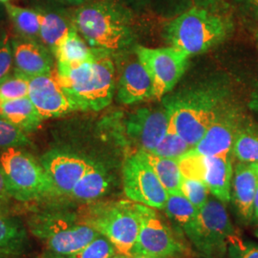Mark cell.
Here are the masks:
<instances>
[{
	"mask_svg": "<svg viewBox=\"0 0 258 258\" xmlns=\"http://www.w3.org/2000/svg\"><path fill=\"white\" fill-rule=\"evenodd\" d=\"M228 254L230 258H258V245L243 241L236 235L229 244Z\"/></svg>",
	"mask_w": 258,
	"mask_h": 258,
	"instance_id": "34",
	"label": "cell"
},
{
	"mask_svg": "<svg viewBox=\"0 0 258 258\" xmlns=\"http://www.w3.org/2000/svg\"><path fill=\"white\" fill-rule=\"evenodd\" d=\"M178 164L183 177L203 182L222 203L231 201L233 176L231 155L203 156L190 150L178 160Z\"/></svg>",
	"mask_w": 258,
	"mask_h": 258,
	"instance_id": "9",
	"label": "cell"
},
{
	"mask_svg": "<svg viewBox=\"0 0 258 258\" xmlns=\"http://www.w3.org/2000/svg\"><path fill=\"white\" fill-rule=\"evenodd\" d=\"M17 256H14V255H9V254H3V253H0V258H16Z\"/></svg>",
	"mask_w": 258,
	"mask_h": 258,
	"instance_id": "44",
	"label": "cell"
},
{
	"mask_svg": "<svg viewBox=\"0 0 258 258\" xmlns=\"http://www.w3.org/2000/svg\"><path fill=\"white\" fill-rule=\"evenodd\" d=\"M138 152L151 166L167 194L181 192L183 175L177 160L158 156L152 152L143 150H139Z\"/></svg>",
	"mask_w": 258,
	"mask_h": 258,
	"instance_id": "26",
	"label": "cell"
},
{
	"mask_svg": "<svg viewBox=\"0 0 258 258\" xmlns=\"http://www.w3.org/2000/svg\"><path fill=\"white\" fill-rule=\"evenodd\" d=\"M28 92L29 78L16 71L0 81V102L25 98Z\"/></svg>",
	"mask_w": 258,
	"mask_h": 258,
	"instance_id": "30",
	"label": "cell"
},
{
	"mask_svg": "<svg viewBox=\"0 0 258 258\" xmlns=\"http://www.w3.org/2000/svg\"><path fill=\"white\" fill-rule=\"evenodd\" d=\"M28 98L43 120L61 117L77 110L57 83L54 73L29 79Z\"/></svg>",
	"mask_w": 258,
	"mask_h": 258,
	"instance_id": "13",
	"label": "cell"
},
{
	"mask_svg": "<svg viewBox=\"0 0 258 258\" xmlns=\"http://www.w3.org/2000/svg\"><path fill=\"white\" fill-rule=\"evenodd\" d=\"M58 1H60V2H62V3H65V4L79 5V6H81V5H83V4L88 2V1H90V0H58Z\"/></svg>",
	"mask_w": 258,
	"mask_h": 258,
	"instance_id": "39",
	"label": "cell"
},
{
	"mask_svg": "<svg viewBox=\"0 0 258 258\" xmlns=\"http://www.w3.org/2000/svg\"><path fill=\"white\" fill-rule=\"evenodd\" d=\"M0 118L26 134L38 128L43 120L28 97L0 102Z\"/></svg>",
	"mask_w": 258,
	"mask_h": 258,
	"instance_id": "22",
	"label": "cell"
},
{
	"mask_svg": "<svg viewBox=\"0 0 258 258\" xmlns=\"http://www.w3.org/2000/svg\"><path fill=\"white\" fill-rule=\"evenodd\" d=\"M181 194L199 210L207 203L208 199L210 198L209 195L211 191L203 182L196 179L183 177L181 184Z\"/></svg>",
	"mask_w": 258,
	"mask_h": 258,
	"instance_id": "33",
	"label": "cell"
},
{
	"mask_svg": "<svg viewBox=\"0 0 258 258\" xmlns=\"http://www.w3.org/2000/svg\"><path fill=\"white\" fill-rule=\"evenodd\" d=\"M223 0H194L196 6L205 8V9H214Z\"/></svg>",
	"mask_w": 258,
	"mask_h": 258,
	"instance_id": "37",
	"label": "cell"
},
{
	"mask_svg": "<svg viewBox=\"0 0 258 258\" xmlns=\"http://www.w3.org/2000/svg\"><path fill=\"white\" fill-rule=\"evenodd\" d=\"M36 11L40 21V40L53 54L62 37L73 27L72 17L68 18L63 11L51 7H38Z\"/></svg>",
	"mask_w": 258,
	"mask_h": 258,
	"instance_id": "21",
	"label": "cell"
},
{
	"mask_svg": "<svg viewBox=\"0 0 258 258\" xmlns=\"http://www.w3.org/2000/svg\"><path fill=\"white\" fill-rule=\"evenodd\" d=\"M78 217L109 240L118 253L131 255L141 229L138 203L129 199L91 203Z\"/></svg>",
	"mask_w": 258,
	"mask_h": 258,
	"instance_id": "4",
	"label": "cell"
},
{
	"mask_svg": "<svg viewBox=\"0 0 258 258\" xmlns=\"http://www.w3.org/2000/svg\"><path fill=\"white\" fill-rule=\"evenodd\" d=\"M258 186V164H237L233 169L231 200L245 224L252 221Z\"/></svg>",
	"mask_w": 258,
	"mask_h": 258,
	"instance_id": "18",
	"label": "cell"
},
{
	"mask_svg": "<svg viewBox=\"0 0 258 258\" xmlns=\"http://www.w3.org/2000/svg\"><path fill=\"white\" fill-rule=\"evenodd\" d=\"M122 178L124 194L129 200L154 210H165L168 194L139 152L126 158Z\"/></svg>",
	"mask_w": 258,
	"mask_h": 258,
	"instance_id": "11",
	"label": "cell"
},
{
	"mask_svg": "<svg viewBox=\"0 0 258 258\" xmlns=\"http://www.w3.org/2000/svg\"><path fill=\"white\" fill-rule=\"evenodd\" d=\"M27 231L9 213L0 212V253L19 256L29 248Z\"/></svg>",
	"mask_w": 258,
	"mask_h": 258,
	"instance_id": "24",
	"label": "cell"
},
{
	"mask_svg": "<svg viewBox=\"0 0 258 258\" xmlns=\"http://www.w3.org/2000/svg\"><path fill=\"white\" fill-rule=\"evenodd\" d=\"M11 0H0L1 3H6V2H10Z\"/></svg>",
	"mask_w": 258,
	"mask_h": 258,
	"instance_id": "46",
	"label": "cell"
},
{
	"mask_svg": "<svg viewBox=\"0 0 258 258\" xmlns=\"http://www.w3.org/2000/svg\"><path fill=\"white\" fill-rule=\"evenodd\" d=\"M129 256L127 255H124V254H120V253H116V254H114L112 257L110 258H128Z\"/></svg>",
	"mask_w": 258,
	"mask_h": 258,
	"instance_id": "43",
	"label": "cell"
},
{
	"mask_svg": "<svg viewBox=\"0 0 258 258\" xmlns=\"http://www.w3.org/2000/svg\"><path fill=\"white\" fill-rule=\"evenodd\" d=\"M165 210L167 215L183 228L187 238L195 246L198 241V209L178 192L168 194Z\"/></svg>",
	"mask_w": 258,
	"mask_h": 258,
	"instance_id": "25",
	"label": "cell"
},
{
	"mask_svg": "<svg viewBox=\"0 0 258 258\" xmlns=\"http://www.w3.org/2000/svg\"><path fill=\"white\" fill-rule=\"evenodd\" d=\"M99 53L89 46L73 25L56 45L53 55L56 59V70H64L90 61Z\"/></svg>",
	"mask_w": 258,
	"mask_h": 258,
	"instance_id": "20",
	"label": "cell"
},
{
	"mask_svg": "<svg viewBox=\"0 0 258 258\" xmlns=\"http://www.w3.org/2000/svg\"><path fill=\"white\" fill-rule=\"evenodd\" d=\"M15 71L29 79L53 73L51 52L37 40L26 37L11 39Z\"/></svg>",
	"mask_w": 258,
	"mask_h": 258,
	"instance_id": "17",
	"label": "cell"
},
{
	"mask_svg": "<svg viewBox=\"0 0 258 258\" xmlns=\"http://www.w3.org/2000/svg\"><path fill=\"white\" fill-rule=\"evenodd\" d=\"M252 223L257 227L258 229V186L255 199H254V205H253V215H252Z\"/></svg>",
	"mask_w": 258,
	"mask_h": 258,
	"instance_id": "38",
	"label": "cell"
},
{
	"mask_svg": "<svg viewBox=\"0 0 258 258\" xmlns=\"http://www.w3.org/2000/svg\"><path fill=\"white\" fill-rule=\"evenodd\" d=\"M169 129V116L164 108H141L126 121L129 138L143 151L152 152Z\"/></svg>",
	"mask_w": 258,
	"mask_h": 258,
	"instance_id": "14",
	"label": "cell"
},
{
	"mask_svg": "<svg viewBox=\"0 0 258 258\" xmlns=\"http://www.w3.org/2000/svg\"><path fill=\"white\" fill-rule=\"evenodd\" d=\"M169 128L194 148L227 108L224 95L215 88H200L174 95L165 103Z\"/></svg>",
	"mask_w": 258,
	"mask_h": 258,
	"instance_id": "3",
	"label": "cell"
},
{
	"mask_svg": "<svg viewBox=\"0 0 258 258\" xmlns=\"http://www.w3.org/2000/svg\"><path fill=\"white\" fill-rule=\"evenodd\" d=\"M0 166L10 195L19 202H37L55 196L50 177L37 160L21 148L5 149L0 154Z\"/></svg>",
	"mask_w": 258,
	"mask_h": 258,
	"instance_id": "7",
	"label": "cell"
},
{
	"mask_svg": "<svg viewBox=\"0 0 258 258\" xmlns=\"http://www.w3.org/2000/svg\"><path fill=\"white\" fill-rule=\"evenodd\" d=\"M92 161L73 153L52 150L41 159V164L55 187L58 196H69L75 184L83 177Z\"/></svg>",
	"mask_w": 258,
	"mask_h": 258,
	"instance_id": "15",
	"label": "cell"
},
{
	"mask_svg": "<svg viewBox=\"0 0 258 258\" xmlns=\"http://www.w3.org/2000/svg\"><path fill=\"white\" fill-rule=\"evenodd\" d=\"M72 23L93 49L117 53L132 41V18L116 0H90L75 10Z\"/></svg>",
	"mask_w": 258,
	"mask_h": 258,
	"instance_id": "1",
	"label": "cell"
},
{
	"mask_svg": "<svg viewBox=\"0 0 258 258\" xmlns=\"http://www.w3.org/2000/svg\"><path fill=\"white\" fill-rule=\"evenodd\" d=\"M116 253L117 250L110 241L99 234L88 245L74 253L52 258H110Z\"/></svg>",
	"mask_w": 258,
	"mask_h": 258,
	"instance_id": "31",
	"label": "cell"
},
{
	"mask_svg": "<svg viewBox=\"0 0 258 258\" xmlns=\"http://www.w3.org/2000/svg\"><path fill=\"white\" fill-rule=\"evenodd\" d=\"M232 154L246 164H258V134L249 129H240L235 137Z\"/></svg>",
	"mask_w": 258,
	"mask_h": 258,
	"instance_id": "28",
	"label": "cell"
},
{
	"mask_svg": "<svg viewBox=\"0 0 258 258\" xmlns=\"http://www.w3.org/2000/svg\"><path fill=\"white\" fill-rule=\"evenodd\" d=\"M4 13H6V10H5V7H4V4L0 2V21H1V19H3Z\"/></svg>",
	"mask_w": 258,
	"mask_h": 258,
	"instance_id": "41",
	"label": "cell"
},
{
	"mask_svg": "<svg viewBox=\"0 0 258 258\" xmlns=\"http://www.w3.org/2000/svg\"><path fill=\"white\" fill-rule=\"evenodd\" d=\"M12 199L13 198L10 195L5 176L3 173L2 167L0 166V212L9 213L8 211Z\"/></svg>",
	"mask_w": 258,
	"mask_h": 258,
	"instance_id": "36",
	"label": "cell"
},
{
	"mask_svg": "<svg viewBox=\"0 0 258 258\" xmlns=\"http://www.w3.org/2000/svg\"><path fill=\"white\" fill-rule=\"evenodd\" d=\"M30 145L26 133L0 118V149L22 148Z\"/></svg>",
	"mask_w": 258,
	"mask_h": 258,
	"instance_id": "32",
	"label": "cell"
},
{
	"mask_svg": "<svg viewBox=\"0 0 258 258\" xmlns=\"http://www.w3.org/2000/svg\"><path fill=\"white\" fill-rule=\"evenodd\" d=\"M141 229L131 254H146L155 258L176 257L184 247L171 230L160 219L154 209L139 204Z\"/></svg>",
	"mask_w": 258,
	"mask_h": 258,
	"instance_id": "12",
	"label": "cell"
},
{
	"mask_svg": "<svg viewBox=\"0 0 258 258\" xmlns=\"http://www.w3.org/2000/svg\"><path fill=\"white\" fill-rule=\"evenodd\" d=\"M230 22L212 10L192 7L170 21L166 28L169 46L186 55L206 52L228 36Z\"/></svg>",
	"mask_w": 258,
	"mask_h": 258,
	"instance_id": "5",
	"label": "cell"
},
{
	"mask_svg": "<svg viewBox=\"0 0 258 258\" xmlns=\"http://www.w3.org/2000/svg\"><path fill=\"white\" fill-rule=\"evenodd\" d=\"M54 74L77 110L100 111L112 102L115 69L108 54L100 52L90 61Z\"/></svg>",
	"mask_w": 258,
	"mask_h": 258,
	"instance_id": "2",
	"label": "cell"
},
{
	"mask_svg": "<svg viewBox=\"0 0 258 258\" xmlns=\"http://www.w3.org/2000/svg\"><path fill=\"white\" fill-rule=\"evenodd\" d=\"M14 66L13 49L9 36L0 34V81L12 72Z\"/></svg>",
	"mask_w": 258,
	"mask_h": 258,
	"instance_id": "35",
	"label": "cell"
},
{
	"mask_svg": "<svg viewBox=\"0 0 258 258\" xmlns=\"http://www.w3.org/2000/svg\"><path fill=\"white\" fill-rule=\"evenodd\" d=\"M29 227L32 234L44 244L46 258L72 254L99 235L78 216L65 212L37 213L29 221Z\"/></svg>",
	"mask_w": 258,
	"mask_h": 258,
	"instance_id": "6",
	"label": "cell"
},
{
	"mask_svg": "<svg viewBox=\"0 0 258 258\" xmlns=\"http://www.w3.org/2000/svg\"><path fill=\"white\" fill-rule=\"evenodd\" d=\"M109 183V176L104 167L92 162L69 196L77 201L93 202L108 190Z\"/></svg>",
	"mask_w": 258,
	"mask_h": 258,
	"instance_id": "23",
	"label": "cell"
},
{
	"mask_svg": "<svg viewBox=\"0 0 258 258\" xmlns=\"http://www.w3.org/2000/svg\"><path fill=\"white\" fill-rule=\"evenodd\" d=\"M192 148L173 129L169 128L166 136L152 151L158 156L179 160L189 152Z\"/></svg>",
	"mask_w": 258,
	"mask_h": 258,
	"instance_id": "29",
	"label": "cell"
},
{
	"mask_svg": "<svg viewBox=\"0 0 258 258\" xmlns=\"http://www.w3.org/2000/svg\"><path fill=\"white\" fill-rule=\"evenodd\" d=\"M239 130L237 116L232 111L226 109L191 151L203 156H230Z\"/></svg>",
	"mask_w": 258,
	"mask_h": 258,
	"instance_id": "16",
	"label": "cell"
},
{
	"mask_svg": "<svg viewBox=\"0 0 258 258\" xmlns=\"http://www.w3.org/2000/svg\"><path fill=\"white\" fill-rule=\"evenodd\" d=\"M131 2H135V3H138V4H143L144 2H146V0H129Z\"/></svg>",
	"mask_w": 258,
	"mask_h": 258,
	"instance_id": "45",
	"label": "cell"
},
{
	"mask_svg": "<svg viewBox=\"0 0 258 258\" xmlns=\"http://www.w3.org/2000/svg\"><path fill=\"white\" fill-rule=\"evenodd\" d=\"M251 8L254 10L258 14V0H247Z\"/></svg>",
	"mask_w": 258,
	"mask_h": 258,
	"instance_id": "40",
	"label": "cell"
},
{
	"mask_svg": "<svg viewBox=\"0 0 258 258\" xmlns=\"http://www.w3.org/2000/svg\"><path fill=\"white\" fill-rule=\"evenodd\" d=\"M128 258H155L146 254H131Z\"/></svg>",
	"mask_w": 258,
	"mask_h": 258,
	"instance_id": "42",
	"label": "cell"
},
{
	"mask_svg": "<svg viewBox=\"0 0 258 258\" xmlns=\"http://www.w3.org/2000/svg\"><path fill=\"white\" fill-rule=\"evenodd\" d=\"M12 23L20 36L29 39H40V21L36 10L27 9L12 4L3 3Z\"/></svg>",
	"mask_w": 258,
	"mask_h": 258,
	"instance_id": "27",
	"label": "cell"
},
{
	"mask_svg": "<svg viewBox=\"0 0 258 258\" xmlns=\"http://www.w3.org/2000/svg\"><path fill=\"white\" fill-rule=\"evenodd\" d=\"M136 55L152 82V99H161L175 86L184 74L189 58V55L172 46H138Z\"/></svg>",
	"mask_w": 258,
	"mask_h": 258,
	"instance_id": "8",
	"label": "cell"
},
{
	"mask_svg": "<svg viewBox=\"0 0 258 258\" xmlns=\"http://www.w3.org/2000/svg\"><path fill=\"white\" fill-rule=\"evenodd\" d=\"M217 198H209L198 210V241L195 247L207 256L228 252L231 240L236 236L225 206Z\"/></svg>",
	"mask_w": 258,
	"mask_h": 258,
	"instance_id": "10",
	"label": "cell"
},
{
	"mask_svg": "<svg viewBox=\"0 0 258 258\" xmlns=\"http://www.w3.org/2000/svg\"><path fill=\"white\" fill-rule=\"evenodd\" d=\"M153 86L142 63L132 61L125 66L118 85V99L123 104H133L152 98Z\"/></svg>",
	"mask_w": 258,
	"mask_h": 258,
	"instance_id": "19",
	"label": "cell"
}]
</instances>
